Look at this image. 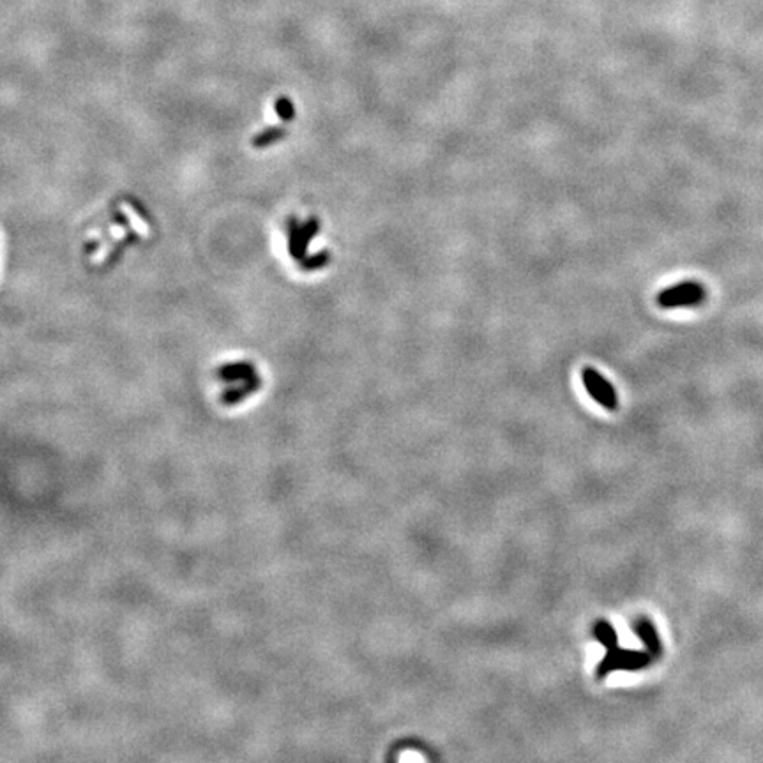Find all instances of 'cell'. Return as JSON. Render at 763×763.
Listing matches in <instances>:
<instances>
[{
  "instance_id": "1",
  "label": "cell",
  "mask_w": 763,
  "mask_h": 763,
  "mask_svg": "<svg viewBox=\"0 0 763 763\" xmlns=\"http://www.w3.org/2000/svg\"><path fill=\"white\" fill-rule=\"evenodd\" d=\"M597 640L606 647V656L601 661L599 668H597V679H603L608 673L615 672V670H628V672H635V670H642L652 661V654L650 652H636V650H628L620 649L617 645V635L613 631V628L605 620H599L594 628Z\"/></svg>"
},
{
  "instance_id": "2",
  "label": "cell",
  "mask_w": 763,
  "mask_h": 763,
  "mask_svg": "<svg viewBox=\"0 0 763 763\" xmlns=\"http://www.w3.org/2000/svg\"><path fill=\"white\" fill-rule=\"evenodd\" d=\"M703 301H705V288L698 281H682L661 290L656 297V303L663 310L698 306Z\"/></svg>"
},
{
  "instance_id": "3",
  "label": "cell",
  "mask_w": 763,
  "mask_h": 763,
  "mask_svg": "<svg viewBox=\"0 0 763 763\" xmlns=\"http://www.w3.org/2000/svg\"><path fill=\"white\" fill-rule=\"evenodd\" d=\"M582 378L587 393L590 394L592 400H596L597 403L601 405L603 408H606V410H615L619 407L615 389H613L612 384L599 371H596L594 368H585L582 373Z\"/></svg>"
},
{
  "instance_id": "4",
  "label": "cell",
  "mask_w": 763,
  "mask_h": 763,
  "mask_svg": "<svg viewBox=\"0 0 763 763\" xmlns=\"http://www.w3.org/2000/svg\"><path fill=\"white\" fill-rule=\"evenodd\" d=\"M635 631L638 633L640 638L645 642L647 650L652 654L654 658H658L659 654H661V642H659L658 633H656L652 624H650L647 619H640L638 622H635Z\"/></svg>"
}]
</instances>
